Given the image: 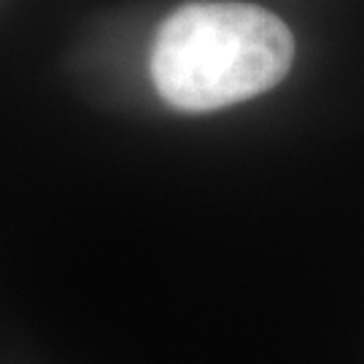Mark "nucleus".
I'll list each match as a JSON object with an SVG mask.
<instances>
[{"label": "nucleus", "instance_id": "f257e3e1", "mask_svg": "<svg viewBox=\"0 0 364 364\" xmlns=\"http://www.w3.org/2000/svg\"><path fill=\"white\" fill-rule=\"evenodd\" d=\"M291 60V30L273 11L248 3H192L159 27L151 76L168 105L205 114L273 90Z\"/></svg>", "mask_w": 364, "mask_h": 364}]
</instances>
